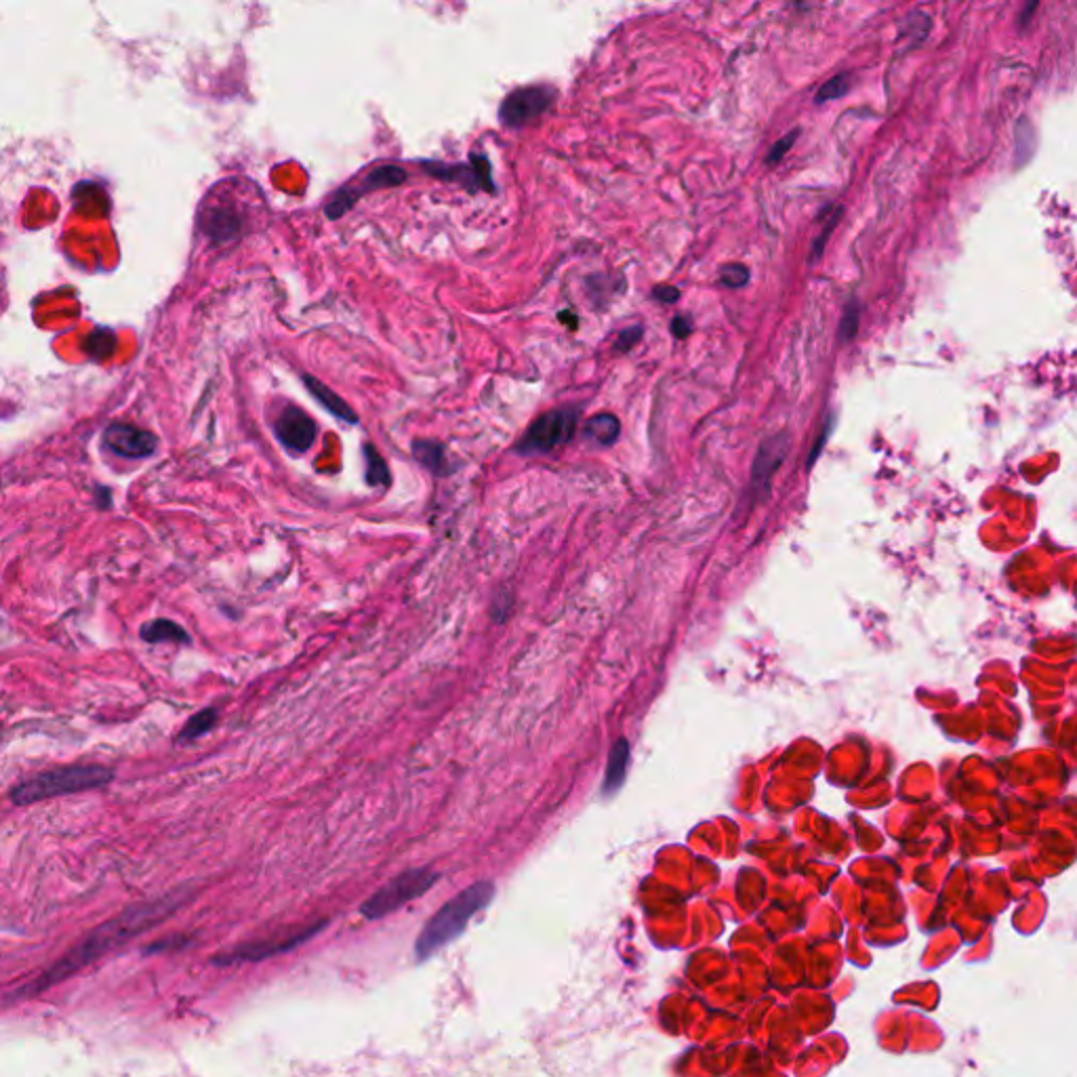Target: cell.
<instances>
[{"mask_svg":"<svg viewBox=\"0 0 1077 1077\" xmlns=\"http://www.w3.org/2000/svg\"><path fill=\"white\" fill-rule=\"evenodd\" d=\"M438 878H440L438 873L432 871L430 867L404 871L402 876H398L390 884H385L367 903L362 905V916L369 920H379L383 916H388V913L421 897L423 892H428L438 882Z\"/></svg>","mask_w":1077,"mask_h":1077,"instance_id":"cell-4","label":"cell"},{"mask_svg":"<svg viewBox=\"0 0 1077 1077\" xmlns=\"http://www.w3.org/2000/svg\"><path fill=\"white\" fill-rule=\"evenodd\" d=\"M579 413V406H564V409L541 415L531 428L524 432V436L516 444V451L520 455H545L558 449V446L566 444L575 436Z\"/></svg>","mask_w":1077,"mask_h":1077,"instance_id":"cell-5","label":"cell"},{"mask_svg":"<svg viewBox=\"0 0 1077 1077\" xmlns=\"http://www.w3.org/2000/svg\"><path fill=\"white\" fill-rule=\"evenodd\" d=\"M690 329H693V324H690V320L684 318V316H678V318L672 322V333H674L678 339H684V337L690 333Z\"/></svg>","mask_w":1077,"mask_h":1077,"instance_id":"cell-27","label":"cell"},{"mask_svg":"<svg viewBox=\"0 0 1077 1077\" xmlns=\"http://www.w3.org/2000/svg\"><path fill=\"white\" fill-rule=\"evenodd\" d=\"M181 901L184 899L165 897V899H158L146 905L131 907L125 913H120V916H116L114 920L101 924L97 930H93L83 943L76 945L70 953L64 955L62 960L53 964L49 970H45L40 977H36L30 985H26L22 993L34 995V993L45 991L47 987L57 985L59 981L68 979L70 974L83 970L85 966L101 958V955H106L108 951L125 945L129 939L139 937V934L146 932L150 926L171 916V913L181 905Z\"/></svg>","mask_w":1077,"mask_h":1077,"instance_id":"cell-1","label":"cell"},{"mask_svg":"<svg viewBox=\"0 0 1077 1077\" xmlns=\"http://www.w3.org/2000/svg\"><path fill=\"white\" fill-rule=\"evenodd\" d=\"M276 436L293 453H306L316 440V423L297 406H287L276 421Z\"/></svg>","mask_w":1077,"mask_h":1077,"instance_id":"cell-9","label":"cell"},{"mask_svg":"<svg viewBox=\"0 0 1077 1077\" xmlns=\"http://www.w3.org/2000/svg\"><path fill=\"white\" fill-rule=\"evenodd\" d=\"M322 926L316 924V926H310L306 930L301 932H291L287 934V937H276V939H268V941H259V943H251L247 947H240L232 953H228L226 958L217 960L219 964H232V962H245V960H261V958H268V955H276V953H282L287 949H293L295 945L308 941L310 937H314V934L320 930Z\"/></svg>","mask_w":1077,"mask_h":1077,"instance_id":"cell-11","label":"cell"},{"mask_svg":"<svg viewBox=\"0 0 1077 1077\" xmlns=\"http://www.w3.org/2000/svg\"><path fill=\"white\" fill-rule=\"evenodd\" d=\"M423 165L430 175L461 184L470 192H495L491 162L484 154H474L470 162H457V165H444V162H423Z\"/></svg>","mask_w":1077,"mask_h":1077,"instance_id":"cell-8","label":"cell"},{"mask_svg":"<svg viewBox=\"0 0 1077 1077\" xmlns=\"http://www.w3.org/2000/svg\"><path fill=\"white\" fill-rule=\"evenodd\" d=\"M556 91L550 85H528L512 91L503 99L499 118L505 127L520 129L552 108Z\"/></svg>","mask_w":1077,"mask_h":1077,"instance_id":"cell-7","label":"cell"},{"mask_svg":"<svg viewBox=\"0 0 1077 1077\" xmlns=\"http://www.w3.org/2000/svg\"><path fill=\"white\" fill-rule=\"evenodd\" d=\"M114 779V770L108 766L89 764V766H62L40 772L28 781L19 783L11 789V800L17 806H28L34 802H43L49 798L72 796L80 791H89L104 787Z\"/></svg>","mask_w":1077,"mask_h":1077,"instance_id":"cell-3","label":"cell"},{"mask_svg":"<svg viewBox=\"0 0 1077 1077\" xmlns=\"http://www.w3.org/2000/svg\"><path fill=\"white\" fill-rule=\"evenodd\" d=\"M493 897H495L493 882H476L470 888L459 892L457 897H453L436 913V916L428 922V926H425L423 932L419 934L417 947H415L417 958L419 960L430 958V955H434L438 949H442L444 945H449L453 939H457L476 913L493 901Z\"/></svg>","mask_w":1077,"mask_h":1077,"instance_id":"cell-2","label":"cell"},{"mask_svg":"<svg viewBox=\"0 0 1077 1077\" xmlns=\"http://www.w3.org/2000/svg\"><path fill=\"white\" fill-rule=\"evenodd\" d=\"M364 461H367V482L371 486H388L390 484V470L388 463L379 455L373 444L364 446Z\"/></svg>","mask_w":1077,"mask_h":1077,"instance_id":"cell-18","label":"cell"},{"mask_svg":"<svg viewBox=\"0 0 1077 1077\" xmlns=\"http://www.w3.org/2000/svg\"><path fill=\"white\" fill-rule=\"evenodd\" d=\"M640 335H642V327L625 329V331L619 335L617 343H615V350H617V352H627V350H632L634 345L640 341Z\"/></svg>","mask_w":1077,"mask_h":1077,"instance_id":"cell-26","label":"cell"},{"mask_svg":"<svg viewBox=\"0 0 1077 1077\" xmlns=\"http://www.w3.org/2000/svg\"><path fill=\"white\" fill-rule=\"evenodd\" d=\"M787 449H789V440L785 434L772 436L762 442L756 455L754 472H751V484H754V489H768L770 478L779 470V465L783 463L787 455Z\"/></svg>","mask_w":1077,"mask_h":1077,"instance_id":"cell-12","label":"cell"},{"mask_svg":"<svg viewBox=\"0 0 1077 1077\" xmlns=\"http://www.w3.org/2000/svg\"><path fill=\"white\" fill-rule=\"evenodd\" d=\"M840 215H842V207H838L836 211H833V215H829V217H827V228H825V230H823V232L819 234V238L815 240V245H812V255H810V261H819V257L823 255V249H825V245H827V238H829L831 230L838 226V221H840Z\"/></svg>","mask_w":1077,"mask_h":1077,"instance_id":"cell-24","label":"cell"},{"mask_svg":"<svg viewBox=\"0 0 1077 1077\" xmlns=\"http://www.w3.org/2000/svg\"><path fill=\"white\" fill-rule=\"evenodd\" d=\"M627 764H629V743L627 739H619L611 749V756H608L606 777H604V787H602L604 796H613L615 791L623 785L625 775H627Z\"/></svg>","mask_w":1077,"mask_h":1077,"instance_id":"cell-15","label":"cell"},{"mask_svg":"<svg viewBox=\"0 0 1077 1077\" xmlns=\"http://www.w3.org/2000/svg\"><path fill=\"white\" fill-rule=\"evenodd\" d=\"M848 83H850L848 74H838V76H833L831 80H827V83L819 89L815 101H817V104H825V101H831V99L842 97V95L848 91Z\"/></svg>","mask_w":1077,"mask_h":1077,"instance_id":"cell-22","label":"cell"},{"mask_svg":"<svg viewBox=\"0 0 1077 1077\" xmlns=\"http://www.w3.org/2000/svg\"><path fill=\"white\" fill-rule=\"evenodd\" d=\"M215 724H217V711L215 709H202V711H198L196 716H192L188 720L184 730H181L179 741H194V739H198L202 735H207Z\"/></svg>","mask_w":1077,"mask_h":1077,"instance_id":"cell-19","label":"cell"},{"mask_svg":"<svg viewBox=\"0 0 1077 1077\" xmlns=\"http://www.w3.org/2000/svg\"><path fill=\"white\" fill-rule=\"evenodd\" d=\"M303 383H306V388L310 390V394L324 406V409H327L331 415H335L339 421L352 423V425L358 423V415L350 409V404H345V400L339 398L333 390H329L327 385L320 383L318 379H314L310 375H303Z\"/></svg>","mask_w":1077,"mask_h":1077,"instance_id":"cell-13","label":"cell"},{"mask_svg":"<svg viewBox=\"0 0 1077 1077\" xmlns=\"http://www.w3.org/2000/svg\"><path fill=\"white\" fill-rule=\"evenodd\" d=\"M859 316H861V310L857 306V301H850L844 314H842V322H840V341L848 343L855 339L857 331H859Z\"/></svg>","mask_w":1077,"mask_h":1077,"instance_id":"cell-21","label":"cell"},{"mask_svg":"<svg viewBox=\"0 0 1077 1077\" xmlns=\"http://www.w3.org/2000/svg\"><path fill=\"white\" fill-rule=\"evenodd\" d=\"M411 449H413L415 459H417L423 467H428V470H430L434 476H449V474H453L455 467L451 465L449 455H446V449H444V446H442L440 442H434V440H415Z\"/></svg>","mask_w":1077,"mask_h":1077,"instance_id":"cell-14","label":"cell"},{"mask_svg":"<svg viewBox=\"0 0 1077 1077\" xmlns=\"http://www.w3.org/2000/svg\"><path fill=\"white\" fill-rule=\"evenodd\" d=\"M653 295H655V299H659L661 303H674V301H678L680 291L674 289V287H659V289H655Z\"/></svg>","mask_w":1077,"mask_h":1077,"instance_id":"cell-28","label":"cell"},{"mask_svg":"<svg viewBox=\"0 0 1077 1077\" xmlns=\"http://www.w3.org/2000/svg\"><path fill=\"white\" fill-rule=\"evenodd\" d=\"M104 440L110 451L129 459L148 457L156 451V438L150 432L133 428V425H112V428H108Z\"/></svg>","mask_w":1077,"mask_h":1077,"instance_id":"cell-10","label":"cell"},{"mask_svg":"<svg viewBox=\"0 0 1077 1077\" xmlns=\"http://www.w3.org/2000/svg\"><path fill=\"white\" fill-rule=\"evenodd\" d=\"M209 232L219 242H223L228 238H234L240 232V221L236 219V215H232L228 211H215L211 215V230Z\"/></svg>","mask_w":1077,"mask_h":1077,"instance_id":"cell-20","label":"cell"},{"mask_svg":"<svg viewBox=\"0 0 1077 1077\" xmlns=\"http://www.w3.org/2000/svg\"><path fill=\"white\" fill-rule=\"evenodd\" d=\"M796 137H798V131L787 133L783 139H779L777 144L770 148V154H768V158H766L768 165H772V162H779V160L787 154V150L796 144Z\"/></svg>","mask_w":1077,"mask_h":1077,"instance_id":"cell-25","label":"cell"},{"mask_svg":"<svg viewBox=\"0 0 1077 1077\" xmlns=\"http://www.w3.org/2000/svg\"><path fill=\"white\" fill-rule=\"evenodd\" d=\"M619 432H621L619 419L615 415H608V413L596 415V417H592L585 423V438L600 444V446H611L613 442H617Z\"/></svg>","mask_w":1077,"mask_h":1077,"instance_id":"cell-17","label":"cell"},{"mask_svg":"<svg viewBox=\"0 0 1077 1077\" xmlns=\"http://www.w3.org/2000/svg\"><path fill=\"white\" fill-rule=\"evenodd\" d=\"M141 640L150 644L171 642V644H190V636L181 625L169 619H154L141 627Z\"/></svg>","mask_w":1077,"mask_h":1077,"instance_id":"cell-16","label":"cell"},{"mask_svg":"<svg viewBox=\"0 0 1077 1077\" xmlns=\"http://www.w3.org/2000/svg\"><path fill=\"white\" fill-rule=\"evenodd\" d=\"M406 181V171L402 167H394V165H383V167H377L373 169L371 173L364 175L360 181H356V184H348V186H341L327 202V207H324V215H327L331 221H337L339 217H343L348 211L354 209L356 202L367 196L375 190H381V188H394V186H400Z\"/></svg>","mask_w":1077,"mask_h":1077,"instance_id":"cell-6","label":"cell"},{"mask_svg":"<svg viewBox=\"0 0 1077 1077\" xmlns=\"http://www.w3.org/2000/svg\"><path fill=\"white\" fill-rule=\"evenodd\" d=\"M720 280L728 289H739L749 282V272L745 266H739V263H730V266L722 268Z\"/></svg>","mask_w":1077,"mask_h":1077,"instance_id":"cell-23","label":"cell"}]
</instances>
